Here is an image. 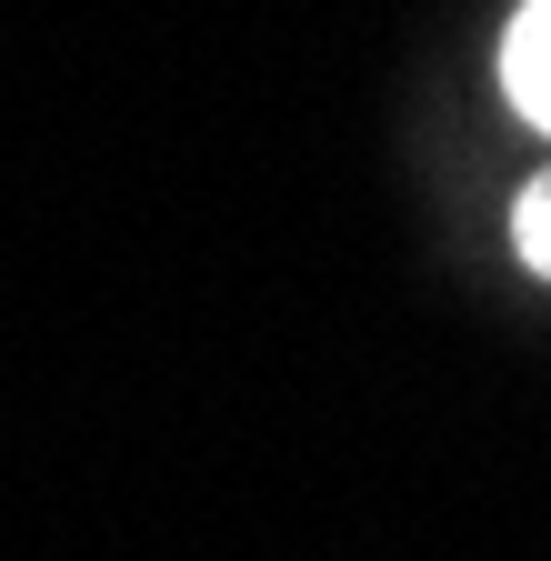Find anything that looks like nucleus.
<instances>
[{"mask_svg":"<svg viewBox=\"0 0 551 561\" xmlns=\"http://www.w3.org/2000/svg\"><path fill=\"white\" fill-rule=\"evenodd\" d=\"M502 91L531 130H551V0H521L502 31Z\"/></svg>","mask_w":551,"mask_h":561,"instance_id":"f257e3e1","label":"nucleus"},{"mask_svg":"<svg viewBox=\"0 0 551 561\" xmlns=\"http://www.w3.org/2000/svg\"><path fill=\"white\" fill-rule=\"evenodd\" d=\"M512 251H521V261L551 280V171H541V181L521 191V210H512Z\"/></svg>","mask_w":551,"mask_h":561,"instance_id":"f03ea898","label":"nucleus"}]
</instances>
